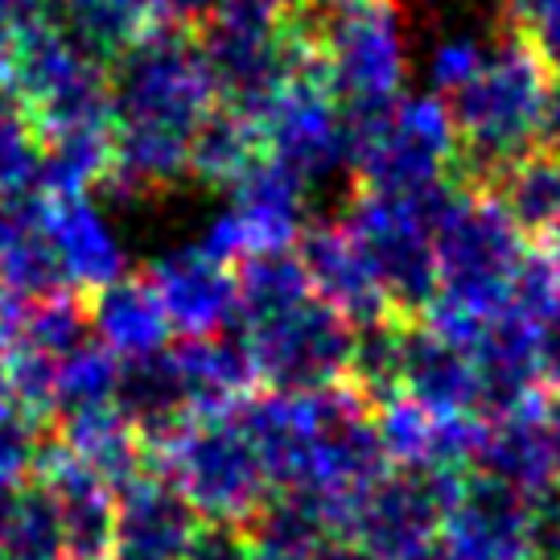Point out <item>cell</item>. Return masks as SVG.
Returning <instances> with one entry per match:
<instances>
[{
	"instance_id": "8",
	"label": "cell",
	"mask_w": 560,
	"mask_h": 560,
	"mask_svg": "<svg viewBox=\"0 0 560 560\" xmlns=\"http://www.w3.org/2000/svg\"><path fill=\"white\" fill-rule=\"evenodd\" d=\"M342 228L363 247L392 314L417 322L433 310L441 289L438 252H433V231L420 219L412 194L359 190L350 198Z\"/></svg>"
},
{
	"instance_id": "14",
	"label": "cell",
	"mask_w": 560,
	"mask_h": 560,
	"mask_svg": "<svg viewBox=\"0 0 560 560\" xmlns=\"http://www.w3.org/2000/svg\"><path fill=\"white\" fill-rule=\"evenodd\" d=\"M149 284L158 289L161 310L182 338H207L228 330L240 317V284L235 268L207 256L198 244L174 247L149 268Z\"/></svg>"
},
{
	"instance_id": "39",
	"label": "cell",
	"mask_w": 560,
	"mask_h": 560,
	"mask_svg": "<svg viewBox=\"0 0 560 560\" xmlns=\"http://www.w3.org/2000/svg\"><path fill=\"white\" fill-rule=\"evenodd\" d=\"M50 441V424L34 412L18 408L0 420V487H25L37 474V457Z\"/></svg>"
},
{
	"instance_id": "18",
	"label": "cell",
	"mask_w": 560,
	"mask_h": 560,
	"mask_svg": "<svg viewBox=\"0 0 560 560\" xmlns=\"http://www.w3.org/2000/svg\"><path fill=\"white\" fill-rule=\"evenodd\" d=\"M474 384H478V417L494 420L532 408V396L540 392V347L536 326L515 317L511 310L487 317L470 347Z\"/></svg>"
},
{
	"instance_id": "54",
	"label": "cell",
	"mask_w": 560,
	"mask_h": 560,
	"mask_svg": "<svg viewBox=\"0 0 560 560\" xmlns=\"http://www.w3.org/2000/svg\"><path fill=\"white\" fill-rule=\"evenodd\" d=\"M252 560H310L305 552H284V548H260L256 544V557Z\"/></svg>"
},
{
	"instance_id": "33",
	"label": "cell",
	"mask_w": 560,
	"mask_h": 560,
	"mask_svg": "<svg viewBox=\"0 0 560 560\" xmlns=\"http://www.w3.org/2000/svg\"><path fill=\"white\" fill-rule=\"evenodd\" d=\"M116 375H120V359L100 338L79 350V354H70L67 363L58 368V380H54L46 424L112 408V400H116Z\"/></svg>"
},
{
	"instance_id": "19",
	"label": "cell",
	"mask_w": 560,
	"mask_h": 560,
	"mask_svg": "<svg viewBox=\"0 0 560 560\" xmlns=\"http://www.w3.org/2000/svg\"><path fill=\"white\" fill-rule=\"evenodd\" d=\"M46 235L74 293H95L112 280L128 277L120 231L91 194L46 198Z\"/></svg>"
},
{
	"instance_id": "35",
	"label": "cell",
	"mask_w": 560,
	"mask_h": 560,
	"mask_svg": "<svg viewBox=\"0 0 560 560\" xmlns=\"http://www.w3.org/2000/svg\"><path fill=\"white\" fill-rule=\"evenodd\" d=\"M4 557L67 560L62 557V520H58V503H54V494L46 490L42 478H34V482H25V487L18 490Z\"/></svg>"
},
{
	"instance_id": "9",
	"label": "cell",
	"mask_w": 560,
	"mask_h": 560,
	"mask_svg": "<svg viewBox=\"0 0 560 560\" xmlns=\"http://www.w3.org/2000/svg\"><path fill=\"white\" fill-rule=\"evenodd\" d=\"M466 474L441 466H392L342 508L338 532H347L375 560H412L441 540Z\"/></svg>"
},
{
	"instance_id": "53",
	"label": "cell",
	"mask_w": 560,
	"mask_h": 560,
	"mask_svg": "<svg viewBox=\"0 0 560 560\" xmlns=\"http://www.w3.org/2000/svg\"><path fill=\"white\" fill-rule=\"evenodd\" d=\"M412 560H462V557H457V552L445 540H433L429 548H424V552H417Z\"/></svg>"
},
{
	"instance_id": "51",
	"label": "cell",
	"mask_w": 560,
	"mask_h": 560,
	"mask_svg": "<svg viewBox=\"0 0 560 560\" xmlns=\"http://www.w3.org/2000/svg\"><path fill=\"white\" fill-rule=\"evenodd\" d=\"M544 420H548V438H552V457H557V478H560V392L544 408Z\"/></svg>"
},
{
	"instance_id": "46",
	"label": "cell",
	"mask_w": 560,
	"mask_h": 560,
	"mask_svg": "<svg viewBox=\"0 0 560 560\" xmlns=\"http://www.w3.org/2000/svg\"><path fill=\"white\" fill-rule=\"evenodd\" d=\"M161 21H177V25H190V21H207L223 0H158Z\"/></svg>"
},
{
	"instance_id": "30",
	"label": "cell",
	"mask_w": 560,
	"mask_h": 560,
	"mask_svg": "<svg viewBox=\"0 0 560 560\" xmlns=\"http://www.w3.org/2000/svg\"><path fill=\"white\" fill-rule=\"evenodd\" d=\"M235 284H240V317L235 322H244V326L289 314L293 305L314 298V284H310V272L301 264L298 247L244 256L235 268Z\"/></svg>"
},
{
	"instance_id": "4",
	"label": "cell",
	"mask_w": 560,
	"mask_h": 560,
	"mask_svg": "<svg viewBox=\"0 0 560 560\" xmlns=\"http://www.w3.org/2000/svg\"><path fill=\"white\" fill-rule=\"evenodd\" d=\"M433 252L441 284L433 305H450L457 314L487 322L508 310L515 268L527 256V235L511 223L494 194L466 186L433 231Z\"/></svg>"
},
{
	"instance_id": "25",
	"label": "cell",
	"mask_w": 560,
	"mask_h": 560,
	"mask_svg": "<svg viewBox=\"0 0 560 560\" xmlns=\"http://www.w3.org/2000/svg\"><path fill=\"white\" fill-rule=\"evenodd\" d=\"M91 326L116 359H140L174 342V326L161 310L149 277H120L91 293Z\"/></svg>"
},
{
	"instance_id": "20",
	"label": "cell",
	"mask_w": 560,
	"mask_h": 560,
	"mask_svg": "<svg viewBox=\"0 0 560 560\" xmlns=\"http://www.w3.org/2000/svg\"><path fill=\"white\" fill-rule=\"evenodd\" d=\"M298 256L305 264V272H310L314 298L334 305L350 326L396 317L387 310L384 289L371 272L363 247L354 244V235L342 223H310L305 235L298 240Z\"/></svg>"
},
{
	"instance_id": "1",
	"label": "cell",
	"mask_w": 560,
	"mask_h": 560,
	"mask_svg": "<svg viewBox=\"0 0 560 560\" xmlns=\"http://www.w3.org/2000/svg\"><path fill=\"white\" fill-rule=\"evenodd\" d=\"M548 95L552 74L524 34L490 42L470 79L445 95L457 128L462 186L487 190L511 161L540 144Z\"/></svg>"
},
{
	"instance_id": "27",
	"label": "cell",
	"mask_w": 560,
	"mask_h": 560,
	"mask_svg": "<svg viewBox=\"0 0 560 560\" xmlns=\"http://www.w3.org/2000/svg\"><path fill=\"white\" fill-rule=\"evenodd\" d=\"M42 137V194L74 198L112 177V124L50 128Z\"/></svg>"
},
{
	"instance_id": "23",
	"label": "cell",
	"mask_w": 560,
	"mask_h": 560,
	"mask_svg": "<svg viewBox=\"0 0 560 560\" xmlns=\"http://www.w3.org/2000/svg\"><path fill=\"white\" fill-rule=\"evenodd\" d=\"M0 284L21 305L70 289L46 235V194H0Z\"/></svg>"
},
{
	"instance_id": "50",
	"label": "cell",
	"mask_w": 560,
	"mask_h": 560,
	"mask_svg": "<svg viewBox=\"0 0 560 560\" xmlns=\"http://www.w3.org/2000/svg\"><path fill=\"white\" fill-rule=\"evenodd\" d=\"M18 392H13V380H9V368H4V354H0V420H9L18 412Z\"/></svg>"
},
{
	"instance_id": "17",
	"label": "cell",
	"mask_w": 560,
	"mask_h": 560,
	"mask_svg": "<svg viewBox=\"0 0 560 560\" xmlns=\"http://www.w3.org/2000/svg\"><path fill=\"white\" fill-rule=\"evenodd\" d=\"M202 515L170 474L149 470L116 490V552L112 560H186Z\"/></svg>"
},
{
	"instance_id": "29",
	"label": "cell",
	"mask_w": 560,
	"mask_h": 560,
	"mask_svg": "<svg viewBox=\"0 0 560 560\" xmlns=\"http://www.w3.org/2000/svg\"><path fill=\"white\" fill-rule=\"evenodd\" d=\"M244 527L260 548H284V552L310 557L330 532H338V511L317 490L272 487Z\"/></svg>"
},
{
	"instance_id": "42",
	"label": "cell",
	"mask_w": 560,
	"mask_h": 560,
	"mask_svg": "<svg viewBox=\"0 0 560 560\" xmlns=\"http://www.w3.org/2000/svg\"><path fill=\"white\" fill-rule=\"evenodd\" d=\"M503 9H508V21L524 37L560 21V0H503Z\"/></svg>"
},
{
	"instance_id": "47",
	"label": "cell",
	"mask_w": 560,
	"mask_h": 560,
	"mask_svg": "<svg viewBox=\"0 0 560 560\" xmlns=\"http://www.w3.org/2000/svg\"><path fill=\"white\" fill-rule=\"evenodd\" d=\"M527 42H532V46H536V54L544 58L548 74H557V79H560V21L544 25V30H536V34H527Z\"/></svg>"
},
{
	"instance_id": "31",
	"label": "cell",
	"mask_w": 560,
	"mask_h": 560,
	"mask_svg": "<svg viewBox=\"0 0 560 560\" xmlns=\"http://www.w3.org/2000/svg\"><path fill=\"white\" fill-rule=\"evenodd\" d=\"M260 153V124L235 107H210L190 137V174L228 190Z\"/></svg>"
},
{
	"instance_id": "38",
	"label": "cell",
	"mask_w": 560,
	"mask_h": 560,
	"mask_svg": "<svg viewBox=\"0 0 560 560\" xmlns=\"http://www.w3.org/2000/svg\"><path fill=\"white\" fill-rule=\"evenodd\" d=\"M487 37L466 30V25H450V30H441L433 37V46L424 54V74H429V83L438 95H450L457 83H466L474 74V67L482 62V54H487Z\"/></svg>"
},
{
	"instance_id": "12",
	"label": "cell",
	"mask_w": 560,
	"mask_h": 560,
	"mask_svg": "<svg viewBox=\"0 0 560 560\" xmlns=\"http://www.w3.org/2000/svg\"><path fill=\"white\" fill-rule=\"evenodd\" d=\"M264 153L305 182H330L350 170V124L322 74L289 79L260 120Z\"/></svg>"
},
{
	"instance_id": "15",
	"label": "cell",
	"mask_w": 560,
	"mask_h": 560,
	"mask_svg": "<svg viewBox=\"0 0 560 560\" xmlns=\"http://www.w3.org/2000/svg\"><path fill=\"white\" fill-rule=\"evenodd\" d=\"M58 503L62 520V557L67 560H112L116 552V490L83 466L62 441H46L37 474Z\"/></svg>"
},
{
	"instance_id": "6",
	"label": "cell",
	"mask_w": 560,
	"mask_h": 560,
	"mask_svg": "<svg viewBox=\"0 0 560 560\" xmlns=\"http://www.w3.org/2000/svg\"><path fill=\"white\" fill-rule=\"evenodd\" d=\"M305 21L317 34L322 79L347 116H368L400 100L408 83V37L396 0H363L334 18Z\"/></svg>"
},
{
	"instance_id": "24",
	"label": "cell",
	"mask_w": 560,
	"mask_h": 560,
	"mask_svg": "<svg viewBox=\"0 0 560 560\" xmlns=\"http://www.w3.org/2000/svg\"><path fill=\"white\" fill-rule=\"evenodd\" d=\"M474 470L524 490L527 499L552 494L557 490V457H552V438H548L544 412L520 408V412L487 420V433H482V450H478Z\"/></svg>"
},
{
	"instance_id": "48",
	"label": "cell",
	"mask_w": 560,
	"mask_h": 560,
	"mask_svg": "<svg viewBox=\"0 0 560 560\" xmlns=\"http://www.w3.org/2000/svg\"><path fill=\"white\" fill-rule=\"evenodd\" d=\"M540 144L557 149L560 153V83L548 95V107H544V128H540Z\"/></svg>"
},
{
	"instance_id": "32",
	"label": "cell",
	"mask_w": 560,
	"mask_h": 560,
	"mask_svg": "<svg viewBox=\"0 0 560 560\" xmlns=\"http://www.w3.org/2000/svg\"><path fill=\"white\" fill-rule=\"evenodd\" d=\"M400 371H404V317H380L368 326H354V347H350L347 384L371 404L400 400Z\"/></svg>"
},
{
	"instance_id": "37",
	"label": "cell",
	"mask_w": 560,
	"mask_h": 560,
	"mask_svg": "<svg viewBox=\"0 0 560 560\" xmlns=\"http://www.w3.org/2000/svg\"><path fill=\"white\" fill-rule=\"evenodd\" d=\"M508 310L524 317L532 326H540L548 314L560 310V252L552 247H527L524 264L515 268L508 293Z\"/></svg>"
},
{
	"instance_id": "45",
	"label": "cell",
	"mask_w": 560,
	"mask_h": 560,
	"mask_svg": "<svg viewBox=\"0 0 560 560\" xmlns=\"http://www.w3.org/2000/svg\"><path fill=\"white\" fill-rule=\"evenodd\" d=\"M310 560H375V557H371L354 536H347V532H330V536L310 552Z\"/></svg>"
},
{
	"instance_id": "40",
	"label": "cell",
	"mask_w": 560,
	"mask_h": 560,
	"mask_svg": "<svg viewBox=\"0 0 560 560\" xmlns=\"http://www.w3.org/2000/svg\"><path fill=\"white\" fill-rule=\"evenodd\" d=\"M252 557H256V540L235 520H202L198 532L190 536V548H186V560H252Z\"/></svg>"
},
{
	"instance_id": "41",
	"label": "cell",
	"mask_w": 560,
	"mask_h": 560,
	"mask_svg": "<svg viewBox=\"0 0 560 560\" xmlns=\"http://www.w3.org/2000/svg\"><path fill=\"white\" fill-rule=\"evenodd\" d=\"M42 21H46V0H0V70Z\"/></svg>"
},
{
	"instance_id": "7",
	"label": "cell",
	"mask_w": 560,
	"mask_h": 560,
	"mask_svg": "<svg viewBox=\"0 0 560 560\" xmlns=\"http://www.w3.org/2000/svg\"><path fill=\"white\" fill-rule=\"evenodd\" d=\"M153 462H161V474L174 478L202 520L247 524L272 490L256 445L247 441L231 408L214 417H194Z\"/></svg>"
},
{
	"instance_id": "26",
	"label": "cell",
	"mask_w": 560,
	"mask_h": 560,
	"mask_svg": "<svg viewBox=\"0 0 560 560\" xmlns=\"http://www.w3.org/2000/svg\"><path fill=\"white\" fill-rule=\"evenodd\" d=\"M527 240L560 235V153L536 144L487 186Z\"/></svg>"
},
{
	"instance_id": "22",
	"label": "cell",
	"mask_w": 560,
	"mask_h": 560,
	"mask_svg": "<svg viewBox=\"0 0 560 560\" xmlns=\"http://www.w3.org/2000/svg\"><path fill=\"white\" fill-rule=\"evenodd\" d=\"M400 392L429 417H466L478 412L470 350L445 338L424 317L404 322V371Z\"/></svg>"
},
{
	"instance_id": "52",
	"label": "cell",
	"mask_w": 560,
	"mask_h": 560,
	"mask_svg": "<svg viewBox=\"0 0 560 560\" xmlns=\"http://www.w3.org/2000/svg\"><path fill=\"white\" fill-rule=\"evenodd\" d=\"M247 4L268 9V13H277V18H284V13H301V9H305V0H247Z\"/></svg>"
},
{
	"instance_id": "5",
	"label": "cell",
	"mask_w": 560,
	"mask_h": 560,
	"mask_svg": "<svg viewBox=\"0 0 560 560\" xmlns=\"http://www.w3.org/2000/svg\"><path fill=\"white\" fill-rule=\"evenodd\" d=\"M347 124L350 170L359 174L363 190L412 194L454 177L457 128L438 91H412L380 112L347 116Z\"/></svg>"
},
{
	"instance_id": "28",
	"label": "cell",
	"mask_w": 560,
	"mask_h": 560,
	"mask_svg": "<svg viewBox=\"0 0 560 560\" xmlns=\"http://www.w3.org/2000/svg\"><path fill=\"white\" fill-rule=\"evenodd\" d=\"M46 21H54L88 54L112 62L149 21H161V4L158 0H46Z\"/></svg>"
},
{
	"instance_id": "13",
	"label": "cell",
	"mask_w": 560,
	"mask_h": 560,
	"mask_svg": "<svg viewBox=\"0 0 560 560\" xmlns=\"http://www.w3.org/2000/svg\"><path fill=\"white\" fill-rule=\"evenodd\" d=\"M536 524L540 499L470 470L445 515L441 540L462 560H536Z\"/></svg>"
},
{
	"instance_id": "55",
	"label": "cell",
	"mask_w": 560,
	"mask_h": 560,
	"mask_svg": "<svg viewBox=\"0 0 560 560\" xmlns=\"http://www.w3.org/2000/svg\"><path fill=\"white\" fill-rule=\"evenodd\" d=\"M4 560H13V557H4Z\"/></svg>"
},
{
	"instance_id": "21",
	"label": "cell",
	"mask_w": 560,
	"mask_h": 560,
	"mask_svg": "<svg viewBox=\"0 0 560 560\" xmlns=\"http://www.w3.org/2000/svg\"><path fill=\"white\" fill-rule=\"evenodd\" d=\"M112 404H116L124 424L144 441L149 457H158L194 420L174 342L165 350H153V354H140V359H120Z\"/></svg>"
},
{
	"instance_id": "16",
	"label": "cell",
	"mask_w": 560,
	"mask_h": 560,
	"mask_svg": "<svg viewBox=\"0 0 560 560\" xmlns=\"http://www.w3.org/2000/svg\"><path fill=\"white\" fill-rule=\"evenodd\" d=\"M231 202L228 214L240 235V252H277V247H298L305 235V214H310V186L293 170H284L268 153L247 165L244 174L228 186ZM240 256V260H244Z\"/></svg>"
},
{
	"instance_id": "2",
	"label": "cell",
	"mask_w": 560,
	"mask_h": 560,
	"mask_svg": "<svg viewBox=\"0 0 560 560\" xmlns=\"http://www.w3.org/2000/svg\"><path fill=\"white\" fill-rule=\"evenodd\" d=\"M210 83L223 107H235L260 120L264 107L298 74H322L317 34L305 18L284 25V18L256 9L247 0H223L198 34Z\"/></svg>"
},
{
	"instance_id": "49",
	"label": "cell",
	"mask_w": 560,
	"mask_h": 560,
	"mask_svg": "<svg viewBox=\"0 0 560 560\" xmlns=\"http://www.w3.org/2000/svg\"><path fill=\"white\" fill-rule=\"evenodd\" d=\"M18 490L21 487H0V560H4V544H9V520H13Z\"/></svg>"
},
{
	"instance_id": "34",
	"label": "cell",
	"mask_w": 560,
	"mask_h": 560,
	"mask_svg": "<svg viewBox=\"0 0 560 560\" xmlns=\"http://www.w3.org/2000/svg\"><path fill=\"white\" fill-rule=\"evenodd\" d=\"M0 194H42V137L4 70H0Z\"/></svg>"
},
{
	"instance_id": "44",
	"label": "cell",
	"mask_w": 560,
	"mask_h": 560,
	"mask_svg": "<svg viewBox=\"0 0 560 560\" xmlns=\"http://www.w3.org/2000/svg\"><path fill=\"white\" fill-rule=\"evenodd\" d=\"M536 560H560V490L540 499V524H536Z\"/></svg>"
},
{
	"instance_id": "3",
	"label": "cell",
	"mask_w": 560,
	"mask_h": 560,
	"mask_svg": "<svg viewBox=\"0 0 560 560\" xmlns=\"http://www.w3.org/2000/svg\"><path fill=\"white\" fill-rule=\"evenodd\" d=\"M107 91L116 128H161L182 137H194L219 100L198 34L177 21H149L107 62Z\"/></svg>"
},
{
	"instance_id": "11",
	"label": "cell",
	"mask_w": 560,
	"mask_h": 560,
	"mask_svg": "<svg viewBox=\"0 0 560 560\" xmlns=\"http://www.w3.org/2000/svg\"><path fill=\"white\" fill-rule=\"evenodd\" d=\"M240 330L252 350L256 380L268 392L305 396V392L347 384L354 326L322 298L301 301L289 314H277L256 326L240 322Z\"/></svg>"
},
{
	"instance_id": "36",
	"label": "cell",
	"mask_w": 560,
	"mask_h": 560,
	"mask_svg": "<svg viewBox=\"0 0 560 560\" xmlns=\"http://www.w3.org/2000/svg\"><path fill=\"white\" fill-rule=\"evenodd\" d=\"M375 424H380V441H384L392 466H429L433 462L438 417H429L420 404L400 396V400L375 408Z\"/></svg>"
},
{
	"instance_id": "10",
	"label": "cell",
	"mask_w": 560,
	"mask_h": 560,
	"mask_svg": "<svg viewBox=\"0 0 560 560\" xmlns=\"http://www.w3.org/2000/svg\"><path fill=\"white\" fill-rule=\"evenodd\" d=\"M4 74L30 107L37 132L74 128V124H112L107 62L83 50L54 21H42L25 34V42L4 62Z\"/></svg>"
},
{
	"instance_id": "43",
	"label": "cell",
	"mask_w": 560,
	"mask_h": 560,
	"mask_svg": "<svg viewBox=\"0 0 560 560\" xmlns=\"http://www.w3.org/2000/svg\"><path fill=\"white\" fill-rule=\"evenodd\" d=\"M536 347H540V375L544 384L560 392V310L557 314H548L536 326Z\"/></svg>"
}]
</instances>
